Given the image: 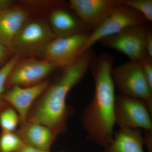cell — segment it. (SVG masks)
<instances>
[{"instance_id":"cell-3","label":"cell","mask_w":152,"mask_h":152,"mask_svg":"<svg viewBox=\"0 0 152 152\" xmlns=\"http://www.w3.org/2000/svg\"><path fill=\"white\" fill-rule=\"evenodd\" d=\"M112 75L121 95L142 100L152 112V88L138 62L130 61L113 67Z\"/></svg>"},{"instance_id":"cell-10","label":"cell","mask_w":152,"mask_h":152,"mask_svg":"<svg viewBox=\"0 0 152 152\" xmlns=\"http://www.w3.org/2000/svg\"><path fill=\"white\" fill-rule=\"evenodd\" d=\"M69 3L88 31L96 29L119 4L118 0H70Z\"/></svg>"},{"instance_id":"cell-9","label":"cell","mask_w":152,"mask_h":152,"mask_svg":"<svg viewBox=\"0 0 152 152\" xmlns=\"http://www.w3.org/2000/svg\"><path fill=\"white\" fill-rule=\"evenodd\" d=\"M57 68L45 60L19 61L9 75L6 87L34 86L43 81Z\"/></svg>"},{"instance_id":"cell-24","label":"cell","mask_w":152,"mask_h":152,"mask_svg":"<svg viewBox=\"0 0 152 152\" xmlns=\"http://www.w3.org/2000/svg\"><path fill=\"white\" fill-rule=\"evenodd\" d=\"M12 2L9 0H0V12L12 7Z\"/></svg>"},{"instance_id":"cell-18","label":"cell","mask_w":152,"mask_h":152,"mask_svg":"<svg viewBox=\"0 0 152 152\" xmlns=\"http://www.w3.org/2000/svg\"><path fill=\"white\" fill-rule=\"evenodd\" d=\"M19 61L20 56L16 55L0 68V112L10 106L4 100L3 96L5 92L6 83L9 75Z\"/></svg>"},{"instance_id":"cell-22","label":"cell","mask_w":152,"mask_h":152,"mask_svg":"<svg viewBox=\"0 0 152 152\" xmlns=\"http://www.w3.org/2000/svg\"><path fill=\"white\" fill-rule=\"evenodd\" d=\"M143 135L144 145L146 146L148 152H152V131H144Z\"/></svg>"},{"instance_id":"cell-2","label":"cell","mask_w":152,"mask_h":152,"mask_svg":"<svg viewBox=\"0 0 152 152\" xmlns=\"http://www.w3.org/2000/svg\"><path fill=\"white\" fill-rule=\"evenodd\" d=\"M96 57L93 50L89 49L72 64L63 69L58 77L34 104L26 121L44 125L57 136L64 133L69 115L68 95L84 77Z\"/></svg>"},{"instance_id":"cell-6","label":"cell","mask_w":152,"mask_h":152,"mask_svg":"<svg viewBox=\"0 0 152 152\" xmlns=\"http://www.w3.org/2000/svg\"><path fill=\"white\" fill-rule=\"evenodd\" d=\"M146 24L136 25L99 41L104 46L122 53L130 61L139 62L146 56L145 42Z\"/></svg>"},{"instance_id":"cell-13","label":"cell","mask_w":152,"mask_h":152,"mask_svg":"<svg viewBox=\"0 0 152 152\" xmlns=\"http://www.w3.org/2000/svg\"><path fill=\"white\" fill-rule=\"evenodd\" d=\"M15 132L26 145L44 151H50L57 136L48 127L28 121L21 123Z\"/></svg>"},{"instance_id":"cell-19","label":"cell","mask_w":152,"mask_h":152,"mask_svg":"<svg viewBox=\"0 0 152 152\" xmlns=\"http://www.w3.org/2000/svg\"><path fill=\"white\" fill-rule=\"evenodd\" d=\"M119 2L142 14L147 21L152 22V0H119Z\"/></svg>"},{"instance_id":"cell-20","label":"cell","mask_w":152,"mask_h":152,"mask_svg":"<svg viewBox=\"0 0 152 152\" xmlns=\"http://www.w3.org/2000/svg\"><path fill=\"white\" fill-rule=\"evenodd\" d=\"M146 79L152 88V58L146 56L138 62Z\"/></svg>"},{"instance_id":"cell-17","label":"cell","mask_w":152,"mask_h":152,"mask_svg":"<svg viewBox=\"0 0 152 152\" xmlns=\"http://www.w3.org/2000/svg\"><path fill=\"white\" fill-rule=\"evenodd\" d=\"M24 144L15 132L0 134V152H18Z\"/></svg>"},{"instance_id":"cell-25","label":"cell","mask_w":152,"mask_h":152,"mask_svg":"<svg viewBox=\"0 0 152 152\" xmlns=\"http://www.w3.org/2000/svg\"><path fill=\"white\" fill-rule=\"evenodd\" d=\"M10 51L0 43V64L2 62L8 54Z\"/></svg>"},{"instance_id":"cell-15","label":"cell","mask_w":152,"mask_h":152,"mask_svg":"<svg viewBox=\"0 0 152 152\" xmlns=\"http://www.w3.org/2000/svg\"><path fill=\"white\" fill-rule=\"evenodd\" d=\"M143 135L139 129H119L104 152H145Z\"/></svg>"},{"instance_id":"cell-23","label":"cell","mask_w":152,"mask_h":152,"mask_svg":"<svg viewBox=\"0 0 152 152\" xmlns=\"http://www.w3.org/2000/svg\"><path fill=\"white\" fill-rule=\"evenodd\" d=\"M18 152H50V151H44V150L39 149L24 144Z\"/></svg>"},{"instance_id":"cell-21","label":"cell","mask_w":152,"mask_h":152,"mask_svg":"<svg viewBox=\"0 0 152 152\" xmlns=\"http://www.w3.org/2000/svg\"><path fill=\"white\" fill-rule=\"evenodd\" d=\"M145 46L147 56L152 58V31L151 28L147 30Z\"/></svg>"},{"instance_id":"cell-8","label":"cell","mask_w":152,"mask_h":152,"mask_svg":"<svg viewBox=\"0 0 152 152\" xmlns=\"http://www.w3.org/2000/svg\"><path fill=\"white\" fill-rule=\"evenodd\" d=\"M56 37L45 22L39 20L26 22L15 39L12 52L25 53L44 50L47 45Z\"/></svg>"},{"instance_id":"cell-16","label":"cell","mask_w":152,"mask_h":152,"mask_svg":"<svg viewBox=\"0 0 152 152\" xmlns=\"http://www.w3.org/2000/svg\"><path fill=\"white\" fill-rule=\"evenodd\" d=\"M20 122L18 114L10 106L0 112V127L2 132H15Z\"/></svg>"},{"instance_id":"cell-4","label":"cell","mask_w":152,"mask_h":152,"mask_svg":"<svg viewBox=\"0 0 152 152\" xmlns=\"http://www.w3.org/2000/svg\"><path fill=\"white\" fill-rule=\"evenodd\" d=\"M152 113L142 100L121 94L116 97L115 121L120 129L152 131Z\"/></svg>"},{"instance_id":"cell-5","label":"cell","mask_w":152,"mask_h":152,"mask_svg":"<svg viewBox=\"0 0 152 152\" xmlns=\"http://www.w3.org/2000/svg\"><path fill=\"white\" fill-rule=\"evenodd\" d=\"M147 21L142 14L119 3L110 15L96 29L90 33L83 53L91 48L94 44L104 38L116 34L132 26L146 24Z\"/></svg>"},{"instance_id":"cell-12","label":"cell","mask_w":152,"mask_h":152,"mask_svg":"<svg viewBox=\"0 0 152 152\" xmlns=\"http://www.w3.org/2000/svg\"><path fill=\"white\" fill-rule=\"evenodd\" d=\"M28 13L20 7L0 12V43L12 52L14 41L27 21Z\"/></svg>"},{"instance_id":"cell-11","label":"cell","mask_w":152,"mask_h":152,"mask_svg":"<svg viewBox=\"0 0 152 152\" xmlns=\"http://www.w3.org/2000/svg\"><path fill=\"white\" fill-rule=\"evenodd\" d=\"M48 81L29 87L14 86L5 92L4 100L18 113L21 123L26 121L29 113L38 99L50 85Z\"/></svg>"},{"instance_id":"cell-26","label":"cell","mask_w":152,"mask_h":152,"mask_svg":"<svg viewBox=\"0 0 152 152\" xmlns=\"http://www.w3.org/2000/svg\"><path fill=\"white\" fill-rule=\"evenodd\" d=\"M66 152L63 151H59V152Z\"/></svg>"},{"instance_id":"cell-1","label":"cell","mask_w":152,"mask_h":152,"mask_svg":"<svg viewBox=\"0 0 152 152\" xmlns=\"http://www.w3.org/2000/svg\"><path fill=\"white\" fill-rule=\"evenodd\" d=\"M113 62V57L104 53L96 57L91 64L90 68L94 81V94L81 116L82 125L88 139L104 148L112 141L116 125V96L112 75Z\"/></svg>"},{"instance_id":"cell-7","label":"cell","mask_w":152,"mask_h":152,"mask_svg":"<svg viewBox=\"0 0 152 152\" xmlns=\"http://www.w3.org/2000/svg\"><path fill=\"white\" fill-rule=\"evenodd\" d=\"M89 34H82L56 37L44 50L45 60L57 68L70 65L80 56Z\"/></svg>"},{"instance_id":"cell-14","label":"cell","mask_w":152,"mask_h":152,"mask_svg":"<svg viewBox=\"0 0 152 152\" xmlns=\"http://www.w3.org/2000/svg\"><path fill=\"white\" fill-rule=\"evenodd\" d=\"M50 22L51 29L57 37L90 33L79 19L61 8L52 11Z\"/></svg>"}]
</instances>
